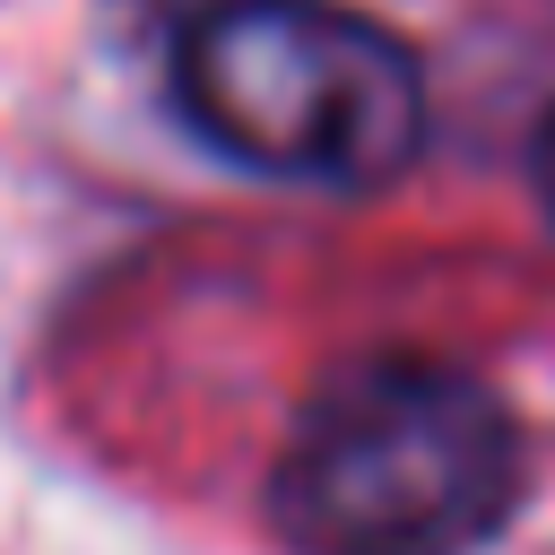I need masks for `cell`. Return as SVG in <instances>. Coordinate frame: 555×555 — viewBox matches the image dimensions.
Here are the masks:
<instances>
[{
	"label": "cell",
	"instance_id": "cell-1",
	"mask_svg": "<svg viewBox=\"0 0 555 555\" xmlns=\"http://www.w3.org/2000/svg\"><path fill=\"white\" fill-rule=\"evenodd\" d=\"M529 494V442L494 382L451 356H347L269 468L295 555H486Z\"/></svg>",
	"mask_w": 555,
	"mask_h": 555
},
{
	"label": "cell",
	"instance_id": "cell-2",
	"mask_svg": "<svg viewBox=\"0 0 555 555\" xmlns=\"http://www.w3.org/2000/svg\"><path fill=\"white\" fill-rule=\"evenodd\" d=\"M182 121L312 191H373L425 139V69L399 26L347 0H208L173 43Z\"/></svg>",
	"mask_w": 555,
	"mask_h": 555
},
{
	"label": "cell",
	"instance_id": "cell-3",
	"mask_svg": "<svg viewBox=\"0 0 555 555\" xmlns=\"http://www.w3.org/2000/svg\"><path fill=\"white\" fill-rule=\"evenodd\" d=\"M538 182H546V208H555V104H546V121H538Z\"/></svg>",
	"mask_w": 555,
	"mask_h": 555
}]
</instances>
